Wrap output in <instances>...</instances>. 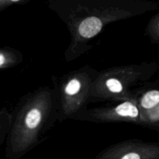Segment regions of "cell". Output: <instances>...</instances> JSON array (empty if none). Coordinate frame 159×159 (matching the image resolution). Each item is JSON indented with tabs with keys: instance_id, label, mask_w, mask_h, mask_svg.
<instances>
[{
	"instance_id": "8992f818",
	"label": "cell",
	"mask_w": 159,
	"mask_h": 159,
	"mask_svg": "<svg viewBox=\"0 0 159 159\" xmlns=\"http://www.w3.org/2000/svg\"><path fill=\"white\" fill-rule=\"evenodd\" d=\"M94 159H159V142L125 140L104 148Z\"/></svg>"
},
{
	"instance_id": "8fae6325",
	"label": "cell",
	"mask_w": 159,
	"mask_h": 159,
	"mask_svg": "<svg viewBox=\"0 0 159 159\" xmlns=\"http://www.w3.org/2000/svg\"><path fill=\"white\" fill-rule=\"evenodd\" d=\"M152 130H157V131H159V124H157V125H155V127H152Z\"/></svg>"
},
{
	"instance_id": "9c48e42d",
	"label": "cell",
	"mask_w": 159,
	"mask_h": 159,
	"mask_svg": "<svg viewBox=\"0 0 159 159\" xmlns=\"http://www.w3.org/2000/svg\"><path fill=\"white\" fill-rule=\"evenodd\" d=\"M145 36L152 43L159 45V11L148 23L145 29Z\"/></svg>"
},
{
	"instance_id": "6da1fadb",
	"label": "cell",
	"mask_w": 159,
	"mask_h": 159,
	"mask_svg": "<svg viewBox=\"0 0 159 159\" xmlns=\"http://www.w3.org/2000/svg\"><path fill=\"white\" fill-rule=\"evenodd\" d=\"M48 6L70 33L65 59L71 62L93 48L91 40L109 24L159 9L150 0H48Z\"/></svg>"
},
{
	"instance_id": "ba28073f",
	"label": "cell",
	"mask_w": 159,
	"mask_h": 159,
	"mask_svg": "<svg viewBox=\"0 0 159 159\" xmlns=\"http://www.w3.org/2000/svg\"><path fill=\"white\" fill-rule=\"evenodd\" d=\"M23 56L19 51L12 48L0 49V68L13 67L21 63Z\"/></svg>"
},
{
	"instance_id": "5b68a950",
	"label": "cell",
	"mask_w": 159,
	"mask_h": 159,
	"mask_svg": "<svg viewBox=\"0 0 159 159\" xmlns=\"http://www.w3.org/2000/svg\"><path fill=\"white\" fill-rule=\"evenodd\" d=\"M74 120L97 124L124 122L141 125V111L134 101L127 100L112 106L87 109Z\"/></svg>"
},
{
	"instance_id": "7a4b0ae2",
	"label": "cell",
	"mask_w": 159,
	"mask_h": 159,
	"mask_svg": "<svg viewBox=\"0 0 159 159\" xmlns=\"http://www.w3.org/2000/svg\"><path fill=\"white\" fill-rule=\"evenodd\" d=\"M57 121H59L58 107L54 87L40 86L27 93L12 116L6 158H23L44 141L45 134Z\"/></svg>"
},
{
	"instance_id": "30bf717a",
	"label": "cell",
	"mask_w": 159,
	"mask_h": 159,
	"mask_svg": "<svg viewBox=\"0 0 159 159\" xmlns=\"http://www.w3.org/2000/svg\"><path fill=\"white\" fill-rule=\"evenodd\" d=\"M11 123H12V116L9 114L6 109H3L0 112V145L9 134Z\"/></svg>"
},
{
	"instance_id": "52a82bcc",
	"label": "cell",
	"mask_w": 159,
	"mask_h": 159,
	"mask_svg": "<svg viewBox=\"0 0 159 159\" xmlns=\"http://www.w3.org/2000/svg\"><path fill=\"white\" fill-rule=\"evenodd\" d=\"M133 100L140 111L152 110L159 105V80L148 82L134 90Z\"/></svg>"
},
{
	"instance_id": "277c9868",
	"label": "cell",
	"mask_w": 159,
	"mask_h": 159,
	"mask_svg": "<svg viewBox=\"0 0 159 159\" xmlns=\"http://www.w3.org/2000/svg\"><path fill=\"white\" fill-rule=\"evenodd\" d=\"M99 71L85 65L64 75L54 81L59 121L72 119L87 110L92 89Z\"/></svg>"
},
{
	"instance_id": "3957f363",
	"label": "cell",
	"mask_w": 159,
	"mask_h": 159,
	"mask_svg": "<svg viewBox=\"0 0 159 159\" xmlns=\"http://www.w3.org/2000/svg\"><path fill=\"white\" fill-rule=\"evenodd\" d=\"M158 71L159 64L156 61L102 70L93 84L90 102L133 100L134 90L150 82Z\"/></svg>"
}]
</instances>
